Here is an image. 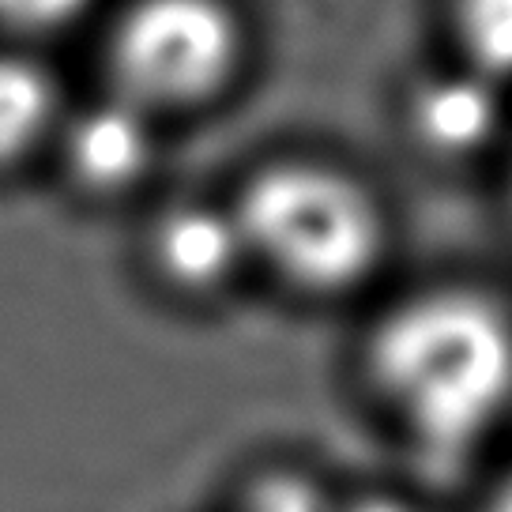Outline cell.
I'll list each match as a JSON object with an SVG mask.
<instances>
[{
	"instance_id": "9c48e42d",
	"label": "cell",
	"mask_w": 512,
	"mask_h": 512,
	"mask_svg": "<svg viewBox=\"0 0 512 512\" xmlns=\"http://www.w3.org/2000/svg\"><path fill=\"white\" fill-rule=\"evenodd\" d=\"M238 512H336V501H328L317 482L279 471L249 482Z\"/></svg>"
},
{
	"instance_id": "ba28073f",
	"label": "cell",
	"mask_w": 512,
	"mask_h": 512,
	"mask_svg": "<svg viewBox=\"0 0 512 512\" xmlns=\"http://www.w3.org/2000/svg\"><path fill=\"white\" fill-rule=\"evenodd\" d=\"M448 23L460 61L475 72L512 83V0H448Z\"/></svg>"
},
{
	"instance_id": "4fadbf2b",
	"label": "cell",
	"mask_w": 512,
	"mask_h": 512,
	"mask_svg": "<svg viewBox=\"0 0 512 512\" xmlns=\"http://www.w3.org/2000/svg\"><path fill=\"white\" fill-rule=\"evenodd\" d=\"M509 192H512V181H509Z\"/></svg>"
},
{
	"instance_id": "7c38bea8",
	"label": "cell",
	"mask_w": 512,
	"mask_h": 512,
	"mask_svg": "<svg viewBox=\"0 0 512 512\" xmlns=\"http://www.w3.org/2000/svg\"><path fill=\"white\" fill-rule=\"evenodd\" d=\"M336 512H407L403 505H396L392 497H362V501H351V505H336Z\"/></svg>"
},
{
	"instance_id": "5b68a950",
	"label": "cell",
	"mask_w": 512,
	"mask_h": 512,
	"mask_svg": "<svg viewBox=\"0 0 512 512\" xmlns=\"http://www.w3.org/2000/svg\"><path fill=\"white\" fill-rule=\"evenodd\" d=\"M151 256L166 283L189 294L223 290L249 264L234 208L177 204L151 234Z\"/></svg>"
},
{
	"instance_id": "30bf717a",
	"label": "cell",
	"mask_w": 512,
	"mask_h": 512,
	"mask_svg": "<svg viewBox=\"0 0 512 512\" xmlns=\"http://www.w3.org/2000/svg\"><path fill=\"white\" fill-rule=\"evenodd\" d=\"M87 4L91 0H0V23L16 31H57Z\"/></svg>"
},
{
	"instance_id": "52a82bcc",
	"label": "cell",
	"mask_w": 512,
	"mask_h": 512,
	"mask_svg": "<svg viewBox=\"0 0 512 512\" xmlns=\"http://www.w3.org/2000/svg\"><path fill=\"white\" fill-rule=\"evenodd\" d=\"M57 113L53 80L27 57L0 53V162L27 155Z\"/></svg>"
},
{
	"instance_id": "7a4b0ae2",
	"label": "cell",
	"mask_w": 512,
	"mask_h": 512,
	"mask_svg": "<svg viewBox=\"0 0 512 512\" xmlns=\"http://www.w3.org/2000/svg\"><path fill=\"white\" fill-rule=\"evenodd\" d=\"M249 264L317 298L347 294L377 272L388 219L366 181L320 159H283L256 170L230 204Z\"/></svg>"
},
{
	"instance_id": "6da1fadb",
	"label": "cell",
	"mask_w": 512,
	"mask_h": 512,
	"mask_svg": "<svg viewBox=\"0 0 512 512\" xmlns=\"http://www.w3.org/2000/svg\"><path fill=\"white\" fill-rule=\"evenodd\" d=\"M366 373L422 452L464 460L512 411V313L471 287L407 294L373 324Z\"/></svg>"
},
{
	"instance_id": "3957f363",
	"label": "cell",
	"mask_w": 512,
	"mask_h": 512,
	"mask_svg": "<svg viewBox=\"0 0 512 512\" xmlns=\"http://www.w3.org/2000/svg\"><path fill=\"white\" fill-rule=\"evenodd\" d=\"M241 57L245 27L226 0H136L110 38L117 95L147 113L215 98Z\"/></svg>"
},
{
	"instance_id": "277c9868",
	"label": "cell",
	"mask_w": 512,
	"mask_h": 512,
	"mask_svg": "<svg viewBox=\"0 0 512 512\" xmlns=\"http://www.w3.org/2000/svg\"><path fill=\"white\" fill-rule=\"evenodd\" d=\"M505 91L509 87L475 72L471 64H452L411 87L407 132L430 159H479L505 136V125H509Z\"/></svg>"
},
{
	"instance_id": "8fae6325",
	"label": "cell",
	"mask_w": 512,
	"mask_h": 512,
	"mask_svg": "<svg viewBox=\"0 0 512 512\" xmlns=\"http://www.w3.org/2000/svg\"><path fill=\"white\" fill-rule=\"evenodd\" d=\"M479 512H512V471L490 486V494L482 497Z\"/></svg>"
},
{
	"instance_id": "8992f818",
	"label": "cell",
	"mask_w": 512,
	"mask_h": 512,
	"mask_svg": "<svg viewBox=\"0 0 512 512\" xmlns=\"http://www.w3.org/2000/svg\"><path fill=\"white\" fill-rule=\"evenodd\" d=\"M64 155L80 185L121 192L136 185L155 162V113L125 95L102 98L68 125Z\"/></svg>"
}]
</instances>
